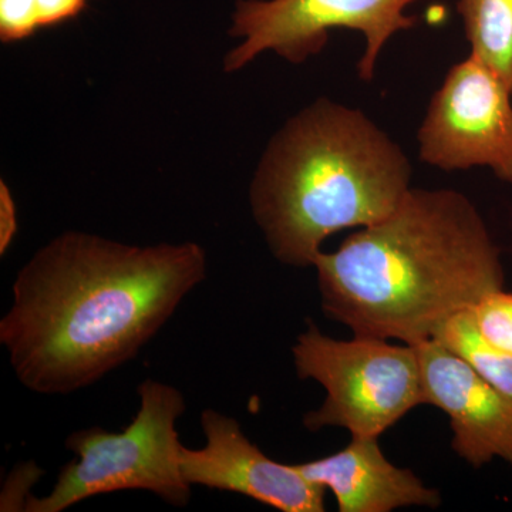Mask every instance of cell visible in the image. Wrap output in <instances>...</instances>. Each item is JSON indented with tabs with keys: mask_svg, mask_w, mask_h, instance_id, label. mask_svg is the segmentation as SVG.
Here are the masks:
<instances>
[{
	"mask_svg": "<svg viewBox=\"0 0 512 512\" xmlns=\"http://www.w3.org/2000/svg\"><path fill=\"white\" fill-rule=\"evenodd\" d=\"M205 276L195 242L137 247L66 232L16 275L0 343L26 389L79 392L133 360Z\"/></svg>",
	"mask_w": 512,
	"mask_h": 512,
	"instance_id": "obj_1",
	"label": "cell"
},
{
	"mask_svg": "<svg viewBox=\"0 0 512 512\" xmlns=\"http://www.w3.org/2000/svg\"><path fill=\"white\" fill-rule=\"evenodd\" d=\"M322 309L357 336L417 345L504 288L500 248L466 195L412 188L393 214L320 251Z\"/></svg>",
	"mask_w": 512,
	"mask_h": 512,
	"instance_id": "obj_2",
	"label": "cell"
},
{
	"mask_svg": "<svg viewBox=\"0 0 512 512\" xmlns=\"http://www.w3.org/2000/svg\"><path fill=\"white\" fill-rule=\"evenodd\" d=\"M412 164L362 110L319 99L272 138L251 207L282 264L313 266L323 241L389 217L412 190Z\"/></svg>",
	"mask_w": 512,
	"mask_h": 512,
	"instance_id": "obj_3",
	"label": "cell"
},
{
	"mask_svg": "<svg viewBox=\"0 0 512 512\" xmlns=\"http://www.w3.org/2000/svg\"><path fill=\"white\" fill-rule=\"evenodd\" d=\"M140 407L121 431L101 427L74 431L66 447L77 460L60 471L46 497H29L26 511L62 512L96 495L123 490L156 494L174 507H187L191 485L180 466L181 444L177 420L183 416V393L171 384L147 379L138 384Z\"/></svg>",
	"mask_w": 512,
	"mask_h": 512,
	"instance_id": "obj_4",
	"label": "cell"
},
{
	"mask_svg": "<svg viewBox=\"0 0 512 512\" xmlns=\"http://www.w3.org/2000/svg\"><path fill=\"white\" fill-rule=\"evenodd\" d=\"M292 355L298 376L315 380L326 390L322 406L303 416L308 430L340 427L352 437L379 439L414 407L426 404L413 345L357 335L336 340L309 323Z\"/></svg>",
	"mask_w": 512,
	"mask_h": 512,
	"instance_id": "obj_5",
	"label": "cell"
},
{
	"mask_svg": "<svg viewBox=\"0 0 512 512\" xmlns=\"http://www.w3.org/2000/svg\"><path fill=\"white\" fill-rule=\"evenodd\" d=\"M420 0H239L231 35L241 43L225 57V72H237L264 52L303 63L325 49L330 30L362 33L366 49L357 63L363 82L375 79L377 59L396 33L413 29L407 8Z\"/></svg>",
	"mask_w": 512,
	"mask_h": 512,
	"instance_id": "obj_6",
	"label": "cell"
},
{
	"mask_svg": "<svg viewBox=\"0 0 512 512\" xmlns=\"http://www.w3.org/2000/svg\"><path fill=\"white\" fill-rule=\"evenodd\" d=\"M423 163L444 171L488 167L512 185V93L471 55L448 70L417 133Z\"/></svg>",
	"mask_w": 512,
	"mask_h": 512,
	"instance_id": "obj_7",
	"label": "cell"
},
{
	"mask_svg": "<svg viewBox=\"0 0 512 512\" xmlns=\"http://www.w3.org/2000/svg\"><path fill=\"white\" fill-rule=\"evenodd\" d=\"M200 421L207 444L180 451L181 473L188 484L245 495L284 512L326 510L325 488L306 480L295 464L265 456L234 417L207 409Z\"/></svg>",
	"mask_w": 512,
	"mask_h": 512,
	"instance_id": "obj_8",
	"label": "cell"
},
{
	"mask_svg": "<svg viewBox=\"0 0 512 512\" xmlns=\"http://www.w3.org/2000/svg\"><path fill=\"white\" fill-rule=\"evenodd\" d=\"M413 346L419 356L424 399L447 414L453 450L476 468L495 457L512 466L511 397L436 339Z\"/></svg>",
	"mask_w": 512,
	"mask_h": 512,
	"instance_id": "obj_9",
	"label": "cell"
},
{
	"mask_svg": "<svg viewBox=\"0 0 512 512\" xmlns=\"http://www.w3.org/2000/svg\"><path fill=\"white\" fill-rule=\"evenodd\" d=\"M295 467L306 480L329 490L340 512H390L441 505L439 491L426 487L413 471L387 460L377 437H352L338 453Z\"/></svg>",
	"mask_w": 512,
	"mask_h": 512,
	"instance_id": "obj_10",
	"label": "cell"
},
{
	"mask_svg": "<svg viewBox=\"0 0 512 512\" xmlns=\"http://www.w3.org/2000/svg\"><path fill=\"white\" fill-rule=\"evenodd\" d=\"M471 55L487 64L512 93V0H457Z\"/></svg>",
	"mask_w": 512,
	"mask_h": 512,
	"instance_id": "obj_11",
	"label": "cell"
},
{
	"mask_svg": "<svg viewBox=\"0 0 512 512\" xmlns=\"http://www.w3.org/2000/svg\"><path fill=\"white\" fill-rule=\"evenodd\" d=\"M433 339L466 360L478 375L512 399V355L481 336L471 309L448 319Z\"/></svg>",
	"mask_w": 512,
	"mask_h": 512,
	"instance_id": "obj_12",
	"label": "cell"
},
{
	"mask_svg": "<svg viewBox=\"0 0 512 512\" xmlns=\"http://www.w3.org/2000/svg\"><path fill=\"white\" fill-rule=\"evenodd\" d=\"M471 311L481 336L512 355V293L504 288L487 293Z\"/></svg>",
	"mask_w": 512,
	"mask_h": 512,
	"instance_id": "obj_13",
	"label": "cell"
},
{
	"mask_svg": "<svg viewBox=\"0 0 512 512\" xmlns=\"http://www.w3.org/2000/svg\"><path fill=\"white\" fill-rule=\"evenodd\" d=\"M86 2L87 0H28L40 29L74 18L82 12Z\"/></svg>",
	"mask_w": 512,
	"mask_h": 512,
	"instance_id": "obj_14",
	"label": "cell"
},
{
	"mask_svg": "<svg viewBox=\"0 0 512 512\" xmlns=\"http://www.w3.org/2000/svg\"><path fill=\"white\" fill-rule=\"evenodd\" d=\"M18 232V211L8 185L0 183V254L5 255Z\"/></svg>",
	"mask_w": 512,
	"mask_h": 512,
	"instance_id": "obj_15",
	"label": "cell"
}]
</instances>
